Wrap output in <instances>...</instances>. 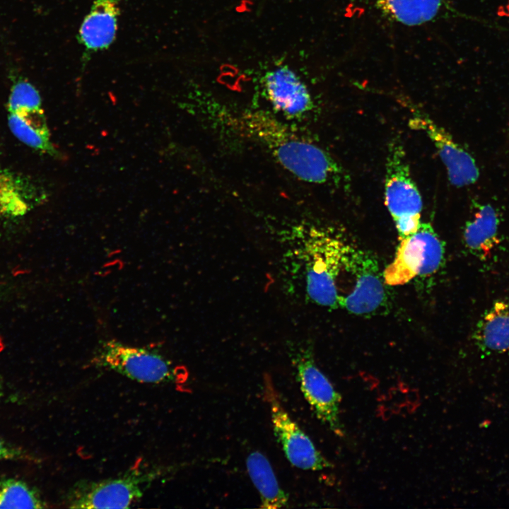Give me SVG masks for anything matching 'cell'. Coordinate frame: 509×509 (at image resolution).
<instances>
[{
	"mask_svg": "<svg viewBox=\"0 0 509 509\" xmlns=\"http://www.w3.org/2000/svg\"><path fill=\"white\" fill-rule=\"evenodd\" d=\"M242 119L250 134L298 179L324 183L340 175L339 166L325 151L296 135L269 114L250 112L243 115Z\"/></svg>",
	"mask_w": 509,
	"mask_h": 509,
	"instance_id": "6da1fadb",
	"label": "cell"
},
{
	"mask_svg": "<svg viewBox=\"0 0 509 509\" xmlns=\"http://www.w3.org/2000/svg\"><path fill=\"white\" fill-rule=\"evenodd\" d=\"M298 250L309 298L317 305L339 308V291L346 264L353 248L327 231L312 228Z\"/></svg>",
	"mask_w": 509,
	"mask_h": 509,
	"instance_id": "7a4b0ae2",
	"label": "cell"
},
{
	"mask_svg": "<svg viewBox=\"0 0 509 509\" xmlns=\"http://www.w3.org/2000/svg\"><path fill=\"white\" fill-rule=\"evenodd\" d=\"M385 204L400 238L414 233L420 226L423 201L414 182L402 143L394 140L388 148L385 179Z\"/></svg>",
	"mask_w": 509,
	"mask_h": 509,
	"instance_id": "3957f363",
	"label": "cell"
},
{
	"mask_svg": "<svg viewBox=\"0 0 509 509\" xmlns=\"http://www.w3.org/2000/svg\"><path fill=\"white\" fill-rule=\"evenodd\" d=\"M444 253V245L431 225L421 223L414 233L401 239L393 262L383 272L385 283L403 285L416 276L434 274Z\"/></svg>",
	"mask_w": 509,
	"mask_h": 509,
	"instance_id": "277c9868",
	"label": "cell"
},
{
	"mask_svg": "<svg viewBox=\"0 0 509 509\" xmlns=\"http://www.w3.org/2000/svg\"><path fill=\"white\" fill-rule=\"evenodd\" d=\"M93 362L140 382H170L177 375L175 367L162 355L116 340L103 341Z\"/></svg>",
	"mask_w": 509,
	"mask_h": 509,
	"instance_id": "5b68a950",
	"label": "cell"
},
{
	"mask_svg": "<svg viewBox=\"0 0 509 509\" xmlns=\"http://www.w3.org/2000/svg\"><path fill=\"white\" fill-rule=\"evenodd\" d=\"M301 391L317 418L335 435L343 437L345 430L340 419L341 394L315 363L309 349H295L291 355Z\"/></svg>",
	"mask_w": 509,
	"mask_h": 509,
	"instance_id": "8992f818",
	"label": "cell"
},
{
	"mask_svg": "<svg viewBox=\"0 0 509 509\" xmlns=\"http://www.w3.org/2000/svg\"><path fill=\"white\" fill-rule=\"evenodd\" d=\"M264 397L269 404L275 436L288 461L304 470L319 471L332 464L316 449L310 438L290 417L267 375L264 379Z\"/></svg>",
	"mask_w": 509,
	"mask_h": 509,
	"instance_id": "52a82bcc",
	"label": "cell"
},
{
	"mask_svg": "<svg viewBox=\"0 0 509 509\" xmlns=\"http://www.w3.org/2000/svg\"><path fill=\"white\" fill-rule=\"evenodd\" d=\"M346 270L351 288L339 307L358 315H372L383 308L387 300L386 283L376 259L353 247Z\"/></svg>",
	"mask_w": 509,
	"mask_h": 509,
	"instance_id": "ba28073f",
	"label": "cell"
},
{
	"mask_svg": "<svg viewBox=\"0 0 509 509\" xmlns=\"http://www.w3.org/2000/svg\"><path fill=\"white\" fill-rule=\"evenodd\" d=\"M149 475L130 472L100 481H83L70 491L68 505L74 508H126L142 496Z\"/></svg>",
	"mask_w": 509,
	"mask_h": 509,
	"instance_id": "9c48e42d",
	"label": "cell"
},
{
	"mask_svg": "<svg viewBox=\"0 0 509 509\" xmlns=\"http://www.w3.org/2000/svg\"><path fill=\"white\" fill-rule=\"evenodd\" d=\"M412 117L409 126L425 132L433 142L443 163L449 181L457 187L472 185L479 178V168L474 158L441 127L436 124L415 107H410Z\"/></svg>",
	"mask_w": 509,
	"mask_h": 509,
	"instance_id": "30bf717a",
	"label": "cell"
},
{
	"mask_svg": "<svg viewBox=\"0 0 509 509\" xmlns=\"http://www.w3.org/2000/svg\"><path fill=\"white\" fill-rule=\"evenodd\" d=\"M122 0H95L79 27L77 40L83 49V62L108 49L115 40Z\"/></svg>",
	"mask_w": 509,
	"mask_h": 509,
	"instance_id": "8fae6325",
	"label": "cell"
},
{
	"mask_svg": "<svg viewBox=\"0 0 509 509\" xmlns=\"http://www.w3.org/2000/svg\"><path fill=\"white\" fill-rule=\"evenodd\" d=\"M264 86L273 107L285 115L300 116L312 108L306 86L288 68L279 67L268 73Z\"/></svg>",
	"mask_w": 509,
	"mask_h": 509,
	"instance_id": "7c38bea8",
	"label": "cell"
},
{
	"mask_svg": "<svg viewBox=\"0 0 509 509\" xmlns=\"http://www.w3.org/2000/svg\"><path fill=\"white\" fill-rule=\"evenodd\" d=\"M501 219L496 209L488 203L479 205L463 231L465 247L481 261L489 259L501 242Z\"/></svg>",
	"mask_w": 509,
	"mask_h": 509,
	"instance_id": "4fadbf2b",
	"label": "cell"
},
{
	"mask_svg": "<svg viewBox=\"0 0 509 509\" xmlns=\"http://www.w3.org/2000/svg\"><path fill=\"white\" fill-rule=\"evenodd\" d=\"M473 335L476 345L484 352L508 351L509 302H494L481 315Z\"/></svg>",
	"mask_w": 509,
	"mask_h": 509,
	"instance_id": "5bb4252c",
	"label": "cell"
},
{
	"mask_svg": "<svg viewBox=\"0 0 509 509\" xmlns=\"http://www.w3.org/2000/svg\"><path fill=\"white\" fill-rule=\"evenodd\" d=\"M8 125L12 134L26 146L52 156L57 154L42 108L8 112Z\"/></svg>",
	"mask_w": 509,
	"mask_h": 509,
	"instance_id": "9a60e30c",
	"label": "cell"
},
{
	"mask_svg": "<svg viewBox=\"0 0 509 509\" xmlns=\"http://www.w3.org/2000/svg\"><path fill=\"white\" fill-rule=\"evenodd\" d=\"M250 477L260 494L261 508H281L288 504V496L281 488L267 458L259 452H253L247 458Z\"/></svg>",
	"mask_w": 509,
	"mask_h": 509,
	"instance_id": "2e32d148",
	"label": "cell"
},
{
	"mask_svg": "<svg viewBox=\"0 0 509 509\" xmlns=\"http://www.w3.org/2000/svg\"><path fill=\"white\" fill-rule=\"evenodd\" d=\"M392 19L407 25L432 21L446 8L445 0H374Z\"/></svg>",
	"mask_w": 509,
	"mask_h": 509,
	"instance_id": "e0dca14e",
	"label": "cell"
},
{
	"mask_svg": "<svg viewBox=\"0 0 509 509\" xmlns=\"http://www.w3.org/2000/svg\"><path fill=\"white\" fill-rule=\"evenodd\" d=\"M29 209L22 185L13 175L0 170V220L22 216Z\"/></svg>",
	"mask_w": 509,
	"mask_h": 509,
	"instance_id": "ac0fdd59",
	"label": "cell"
},
{
	"mask_svg": "<svg viewBox=\"0 0 509 509\" xmlns=\"http://www.w3.org/2000/svg\"><path fill=\"white\" fill-rule=\"evenodd\" d=\"M45 503L38 493L24 482L0 481V508H43Z\"/></svg>",
	"mask_w": 509,
	"mask_h": 509,
	"instance_id": "d6986e66",
	"label": "cell"
},
{
	"mask_svg": "<svg viewBox=\"0 0 509 509\" xmlns=\"http://www.w3.org/2000/svg\"><path fill=\"white\" fill-rule=\"evenodd\" d=\"M41 107L40 95L32 83L25 79H18L13 83L8 100V112L41 109Z\"/></svg>",
	"mask_w": 509,
	"mask_h": 509,
	"instance_id": "ffe728a7",
	"label": "cell"
},
{
	"mask_svg": "<svg viewBox=\"0 0 509 509\" xmlns=\"http://www.w3.org/2000/svg\"><path fill=\"white\" fill-rule=\"evenodd\" d=\"M22 452L11 446L0 438V460L22 457Z\"/></svg>",
	"mask_w": 509,
	"mask_h": 509,
	"instance_id": "44dd1931",
	"label": "cell"
},
{
	"mask_svg": "<svg viewBox=\"0 0 509 509\" xmlns=\"http://www.w3.org/2000/svg\"><path fill=\"white\" fill-rule=\"evenodd\" d=\"M2 394H3V393H2V388H1V385H0V399H1V397H2Z\"/></svg>",
	"mask_w": 509,
	"mask_h": 509,
	"instance_id": "7402d4cb",
	"label": "cell"
}]
</instances>
